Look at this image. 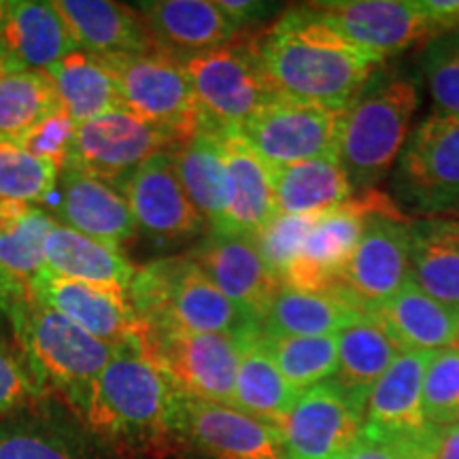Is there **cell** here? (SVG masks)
<instances>
[{
	"label": "cell",
	"mask_w": 459,
	"mask_h": 459,
	"mask_svg": "<svg viewBox=\"0 0 459 459\" xmlns=\"http://www.w3.org/2000/svg\"><path fill=\"white\" fill-rule=\"evenodd\" d=\"M274 96L344 108L383 65V57L353 45L313 9H290L255 41Z\"/></svg>",
	"instance_id": "1"
},
{
	"label": "cell",
	"mask_w": 459,
	"mask_h": 459,
	"mask_svg": "<svg viewBox=\"0 0 459 459\" xmlns=\"http://www.w3.org/2000/svg\"><path fill=\"white\" fill-rule=\"evenodd\" d=\"M181 404L183 394L147 353L139 332L115 347L74 412L115 449L136 457L170 449L181 436Z\"/></svg>",
	"instance_id": "2"
},
{
	"label": "cell",
	"mask_w": 459,
	"mask_h": 459,
	"mask_svg": "<svg viewBox=\"0 0 459 459\" xmlns=\"http://www.w3.org/2000/svg\"><path fill=\"white\" fill-rule=\"evenodd\" d=\"M419 107V88L409 74L377 71L344 107L338 160L353 189H375L398 162Z\"/></svg>",
	"instance_id": "3"
},
{
	"label": "cell",
	"mask_w": 459,
	"mask_h": 459,
	"mask_svg": "<svg viewBox=\"0 0 459 459\" xmlns=\"http://www.w3.org/2000/svg\"><path fill=\"white\" fill-rule=\"evenodd\" d=\"M128 300L145 325H170L200 334H260V324L230 300L187 255L136 268Z\"/></svg>",
	"instance_id": "4"
},
{
	"label": "cell",
	"mask_w": 459,
	"mask_h": 459,
	"mask_svg": "<svg viewBox=\"0 0 459 459\" xmlns=\"http://www.w3.org/2000/svg\"><path fill=\"white\" fill-rule=\"evenodd\" d=\"M7 317L37 385L49 383L77 409L113 358L115 347L41 307L30 296L17 302Z\"/></svg>",
	"instance_id": "5"
},
{
	"label": "cell",
	"mask_w": 459,
	"mask_h": 459,
	"mask_svg": "<svg viewBox=\"0 0 459 459\" xmlns=\"http://www.w3.org/2000/svg\"><path fill=\"white\" fill-rule=\"evenodd\" d=\"M398 209L426 217L459 211V117L432 111L404 143L392 175Z\"/></svg>",
	"instance_id": "6"
},
{
	"label": "cell",
	"mask_w": 459,
	"mask_h": 459,
	"mask_svg": "<svg viewBox=\"0 0 459 459\" xmlns=\"http://www.w3.org/2000/svg\"><path fill=\"white\" fill-rule=\"evenodd\" d=\"M117 82L126 111L172 132L186 143L206 126L181 60L162 48L100 56Z\"/></svg>",
	"instance_id": "7"
},
{
	"label": "cell",
	"mask_w": 459,
	"mask_h": 459,
	"mask_svg": "<svg viewBox=\"0 0 459 459\" xmlns=\"http://www.w3.org/2000/svg\"><path fill=\"white\" fill-rule=\"evenodd\" d=\"M179 60L206 126L215 130L238 132L264 105L277 99L255 43H228Z\"/></svg>",
	"instance_id": "8"
},
{
	"label": "cell",
	"mask_w": 459,
	"mask_h": 459,
	"mask_svg": "<svg viewBox=\"0 0 459 459\" xmlns=\"http://www.w3.org/2000/svg\"><path fill=\"white\" fill-rule=\"evenodd\" d=\"M260 336V334H257ZM257 336L200 334L170 325H145L141 341L186 398L234 404V383L247 344Z\"/></svg>",
	"instance_id": "9"
},
{
	"label": "cell",
	"mask_w": 459,
	"mask_h": 459,
	"mask_svg": "<svg viewBox=\"0 0 459 459\" xmlns=\"http://www.w3.org/2000/svg\"><path fill=\"white\" fill-rule=\"evenodd\" d=\"M398 209L392 198L377 189L332 206L315 217L300 251L287 268L281 287L302 291L336 290L342 271L364 237L366 221L378 211Z\"/></svg>",
	"instance_id": "10"
},
{
	"label": "cell",
	"mask_w": 459,
	"mask_h": 459,
	"mask_svg": "<svg viewBox=\"0 0 459 459\" xmlns=\"http://www.w3.org/2000/svg\"><path fill=\"white\" fill-rule=\"evenodd\" d=\"M366 400L336 378L304 389L281 419L279 432L287 459H344L364 432Z\"/></svg>",
	"instance_id": "11"
},
{
	"label": "cell",
	"mask_w": 459,
	"mask_h": 459,
	"mask_svg": "<svg viewBox=\"0 0 459 459\" xmlns=\"http://www.w3.org/2000/svg\"><path fill=\"white\" fill-rule=\"evenodd\" d=\"M344 108L273 99L240 128V136L271 169L338 158Z\"/></svg>",
	"instance_id": "12"
},
{
	"label": "cell",
	"mask_w": 459,
	"mask_h": 459,
	"mask_svg": "<svg viewBox=\"0 0 459 459\" xmlns=\"http://www.w3.org/2000/svg\"><path fill=\"white\" fill-rule=\"evenodd\" d=\"M181 143L179 136L145 122L139 115L113 108L77 126L68 162L122 192L124 183L139 166L158 153H170Z\"/></svg>",
	"instance_id": "13"
},
{
	"label": "cell",
	"mask_w": 459,
	"mask_h": 459,
	"mask_svg": "<svg viewBox=\"0 0 459 459\" xmlns=\"http://www.w3.org/2000/svg\"><path fill=\"white\" fill-rule=\"evenodd\" d=\"M411 223L400 209L378 211L366 221L336 287L364 313L387 302L411 279Z\"/></svg>",
	"instance_id": "14"
},
{
	"label": "cell",
	"mask_w": 459,
	"mask_h": 459,
	"mask_svg": "<svg viewBox=\"0 0 459 459\" xmlns=\"http://www.w3.org/2000/svg\"><path fill=\"white\" fill-rule=\"evenodd\" d=\"M353 45L387 60L417 41L438 37L419 0H332L313 3Z\"/></svg>",
	"instance_id": "15"
},
{
	"label": "cell",
	"mask_w": 459,
	"mask_h": 459,
	"mask_svg": "<svg viewBox=\"0 0 459 459\" xmlns=\"http://www.w3.org/2000/svg\"><path fill=\"white\" fill-rule=\"evenodd\" d=\"M122 194L136 230L158 243L192 240L204 232L206 221L187 198L170 153H158L139 166Z\"/></svg>",
	"instance_id": "16"
},
{
	"label": "cell",
	"mask_w": 459,
	"mask_h": 459,
	"mask_svg": "<svg viewBox=\"0 0 459 459\" xmlns=\"http://www.w3.org/2000/svg\"><path fill=\"white\" fill-rule=\"evenodd\" d=\"M28 296L111 347H119L141 332V319L128 296L65 279L48 268L28 283Z\"/></svg>",
	"instance_id": "17"
},
{
	"label": "cell",
	"mask_w": 459,
	"mask_h": 459,
	"mask_svg": "<svg viewBox=\"0 0 459 459\" xmlns=\"http://www.w3.org/2000/svg\"><path fill=\"white\" fill-rule=\"evenodd\" d=\"M48 204L57 223L115 249L134 237L136 226L124 194L73 162L60 169Z\"/></svg>",
	"instance_id": "18"
},
{
	"label": "cell",
	"mask_w": 459,
	"mask_h": 459,
	"mask_svg": "<svg viewBox=\"0 0 459 459\" xmlns=\"http://www.w3.org/2000/svg\"><path fill=\"white\" fill-rule=\"evenodd\" d=\"M181 436L215 459H287L277 426L230 404L183 395Z\"/></svg>",
	"instance_id": "19"
},
{
	"label": "cell",
	"mask_w": 459,
	"mask_h": 459,
	"mask_svg": "<svg viewBox=\"0 0 459 459\" xmlns=\"http://www.w3.org/2000/svg\"><path fill=\"white\" fill-rule=\"evenodd\" d=\"M187 257L257 324L281 290L254 238L211 232Z\"/></svg>",
	"instance_id": "20"
},
{
	"label": "cell",
	"mask_w": 459,
	"mask_h": 459,
	"mask_svg": "<svg viewBox=\"0 0 459 459\" xmlns=\"http://www.w3.org/2000/svg\"><path fill=\"white\" fill-rule=\"evenodd\" d=\"M136 11L153 43L177 57L223 48L240 30L220 3L209 0H153Z\"/></svg>",
	"instance_id": "21"
},
{
	"label": "cell",
	"mask_w": 459,
	"mask_h": 459,
	"mask_svg": "<svg viewBox=\"0 0 459 459\" xmlns=\"http://www.w3.org/2000/svg\"><path fill=\"white\" fill-rule=\"evenodd\" d=\"M223 156L230 172V211L221 232L257 238L277 217L271 166L254 152L240 132H221Z\"/></svg>",
	"instance_id": "22"
},
{
	"label": "cell",
	"mask_w": 459,
	"mask_h": 459,
	"mask_svg": "<svg viewBox=\"0 0 459 459\" xmlns=\"http://www.w3.org/2000/svg\"><path fill=\"white\" fill-rule=\"evenodd\" d=\"M402 351L436 353L459 344V313L409 279L398 294L370 311Z\"/></svg>",
	"instance_id": "23"
},
{
	"label": "cell",
	"mask_w": 459,
	"mask_h": 459,
	"mask_svg": "<svg viewBox=\"0 0 459 459\" xmlns=\"http://www.w3.org/2000/svg\"><path fill=\"white\" fill-rule=\"evenodd\" d=\"M434 353L402 351L370 389L364 428L381 434H415L429 428L423 417V378Z\"/></svg>",
	"instance_id": "24"
},
{
	"label": "cell",
	"mask_w": 459,
	"mask_h": 459,
	"mask_svg": "<svg viewBox=\"0 0 459 459\" xmlns=\"http://www.w3.org/2000/svg\"><path fill=\"white\" fill-rule=\"evenodd\" d=\"M170 158L187 198L206 226H211V232H221L230 211V172L221 130L203 126L192 139L172 149Z\"/></svg>",
	"instance_id": "25"
},
{
	"label": "cell",
	"mask_w": 459,
	"mask_h": 459,
	"mask_svg": "<svg viewBox=\"0 0 459 459\" xmlns=\"http://www.w3.org/2000/svg\"><path fill=\"white\" fill-rule=\"evenodd\" d=\"M79 49L94 56L141 54L158 48L139 11L108 0H56Z\"/></svg>",
	"instance_id": "26"
},
{
	"label": "cell",
	"mask_w": 459,
	"mask_h": 459,
	"mask_svg": "<svg viewBox=\"0 0 459 459\" xmlns=\"http://www.w3.org/2000/svg\"><path fill=\"white\" fill-rule=\"evenodd\" d=\"M3 49L20 68L45 71L77 51L79 45L54 3L15 0L7 3Z\"/></svg>",
	"instance_id": "27"
},
{
	"label": "cell",
	"mask_w": 459,
	"mask_h": 459,
	"mask_svg": "<svg viewBox=\"0 0 459 459\" xmlns=\"http://www.w3.org/2000/svg\"><path fill=\"white\" fill-rule=\"evenodd\" d=\"M45 268L65 279L126 296L136 274V266L122 251L83 237L62 223H56L45 238Z\"/></svg>",
	"instance_id": "28"
},
{
	"label": "cell",
	"mask_w": 459,
	"mask_h": 459,
	"mask_svg": "<svg viewBox=\"0 0 459 459\" xmlns=\"http://www.w3.org/2000/svg\"><path fill=\"white\" fill-rule=\"evenodd\" d=\"M364 315L342 291L281 287L260 321V336H334Z\"/></svg>",
	"instance_id": "29"
},
{
	"label": "cell",
	"mask_w": 459,
	"mask_h": 459,
	"mask_svg": "<svg viewBox=\"0 0 459 459\" xmlns=\"http://www.w3.org/2000/svg\"><path fill=\"white\" fill-rule=\"evenodd\" d=\"M411 281L459 313V220L426 217L411 223Z\"/></svg>",
	"instance_id": "30"
},
{
	"label": "cell",
	"mask_w": 459,
	"mask_h": 459,
	"mask_svg": "<svg viewBox=\"0 0 459 459\" xmlns=\"http://www.w3.org/2000/svg\"><path fill=\"white\" fill-rule=\"evenodd\" d=\"M271 175L279 215H317L353 198V186L338 158L277 166Z\"/></svg>",
	"instance_id": "31"
},
{
	"label": "cell",
	"mask_w": 459,
	"mask_h": 459,
	"mask_svg": "<svg viewBox=\"0 0 459 459\" xmlns=\"http://www.w3.org/2000/svg\"><path fill=\"white\" fill-rule=\"evenodd\" d=\"M45 73L54 83L60 107L77 126L113 108H124L117 82L100 56L77 49L45 68Z\"/></svg>",
	"instance_id": "32"
},
{
	"label": "cell",
	"mask_w": 459,
	"mask_h": 459,
	"mask_svg": "<svg viewBox=\"0 0 459 459\" xmlns=\"http://www.w3.org/2000/svg\"><path fill=\"white\" fill-rule=\"evenodd\" d=\"M338 338V368L336 381L344 389L368 400L370 389L385 375L389 366L398 359L402 349L389 336L381 321L364 315L359 321L344 328Z\"/></svg>",
	"instance_id": "33"
},
{
	"label": "cell",
	"mask_w": 459,
	"mask_h": 459,
	"mask_svg": "<svg viewBox=\"0 0 459 459\" xmlns=\"http://www.w3.org/2000/svg\"><path fill=\"white\" fill-rule=\"evenodd\" d=\"M298 394L281 370L274 359L262 347L260 336L247 344L243 358H240L237 383H234V404L247 415L262 419V421L279 426L281 419L291 409Z\"/></svg>",
	"instance_id": "34"
},
{
	"label": "cell",
	"mask_w": 459,
	"mask_h": 459,
	"mask_svg": "<svg viewBox=\"0 0 459 459\" xmlns=\"http://www.w3.org/2000/svg\"><path fill=\"white\" fill-rule=\"evenodd\" d=\"M57 108L60 100L45 71L22 68L0 74V139H20Z\"/></svg>",
	"instance_id": "35"
},
{
	"label": "cell",
	"mask_w": 459,
	"mask_h": 459,
	"mask_svg": "<svg viewBox=\"0 0 459 459\" xmlns=\"http://www.w3.org/2000/svg\"><path fill=\"white\" fill-rule=\"evenodd\" d=\"M262 347L274 359L281 375L296 392L330 381L338 368L334 336H260Z\"/></svg>",
	"instance_id": "36"
},
{
	"label": "cell",
	"mask_w": 459,
	"mask_h": 459,
	"mask_svg": "<svg viewBox=\"0 0 459 459\" xmlns=\"http://www.w3.org/2000/svg\"><path fill=\"white\" fill-rule=\"evenodd\" d=\"M56 220L43 206L28 204L22 215L0 226V264L28 285L45 271V238Z\"/></svg>",
	"instance_id": "37"
},
{
	"label": "cell",
	"mask_w": 459,
	"mask_h": 459,
	"mask_svg": "<svg viewBox=\"0 0 459 459\" xmlns=\"http://www.w3.org/2000/svg\"><path fill=\"white\" fill-rule=\"evenodd\" d=\"M60 170L37 160L17 141L0 139V198L26 204H48Z\"/></svg>",
	"instance_id": "38"
},
{
	"label": "cell",
	"mask_w": 459,
	"mask_h": 459,
	"mask_svg": "<svg viewBox=\"0 0 459 459\" xmlns=\"http://www.w3.org/2000/svg\"><path fill=\"white\" fill-rule=\"evenodd\" d=\"M434 111L459 117V30L429 39L419 56Z\"/></svg>",
	"instance_id": "39"
},
{
	"label": "cell",
	"mask_w": 459,
	"mask_h": 459,
	"mask_svg": "<svg viewBox=\"0 0 459 459\" xmlns=\"http://www.w3.org/2000/svg\"><path fill=\"white\" fill-rule=\"evenodd\" d=\"M0 459H83L66 436L28 419L0 421Z\"/></svg>",
	"instance_id": "40"
},
{
	"label": "cell",
	"mask_w": 459,
	"mask_h": 459,
	"mask_svg": "<svg viewBox=\"0 0 459 459\" xmlns=\"http://www.w3.org/2000/svg\"><path fill=\"white\" fill-rule=\"evenodd\" d=\"M423 417L429 426L459 423V344L436 351L423 378Z\"/></svg>",
	"instance_id": "41"
},
{
	"label": "cell",
	"mask_w": 459,
	"mask_h": 459,
	"mask_svg": "<svg viewBox=\"0 0 459 459\" xmlns=\"http://www.w3.org/2000/svg\"><path fill=\"white\" fill-rule=\"evenodd\" d=\"M317 215H277L255 238L264 262L268 264V268L279 279V283L283 281L287 268L300 251L302 240Z\"/></svg>",
	"instance_id": "42"
},
{
	"label": "cell",
	"mask_w": 459,
	"mask_h": 459,
	"mask_svg": "<svg viewBox=\"0 0 459 459\" xmlns=\"http://www.w3.org/2000/svg\"><path fill=\"white\" fill-rule=\"evenodd\" d=\"M440 428L429 426L415 434H381L366 429L344 459H432Z\"/></svg>",
	"instance_id": "43"
},
{
	"label": "cell",
	"mask_w": 459,
	"mask_h": 459,
	"mask_svg": "<svg viewBox=\"0 0 459 459\" xmlns=\"http://www.w3.org/2000/svg\"><path fill=\"white\" fill-rule=\"evenodd\" d=\"M74 132H77V124L68 117L65 108H57V111L48 115V117L41 119L37 126H32L26 134H22L15 141L30 156L43 160L48 164H54L60 170L71 160Z\"/></svg>",
	"instance_id": "44"
},
{
	"label": "cell",
	"mask_w": 459,
	"mask_h": 459,
	"mask_svg": "<svg viewBox=\"0 0 459 459\" xmlns=\"http://www.w3.org/2000/svg\"><path fill=\"white\" fill-rule=\"evenodd\" d=\"M41 394L26 361L0 342V417L9 415Z\"/></svg>",
	"instance_id": "45"
},
{
	"label": "cell",
	"mask_w": 459,
	"mask_h": 459,
	"mask_svg": "<svg viewBox=\"0 0 459 459\" xmlns=\"http://www.w3.org/2000/svg\"><path fill=\"white\" fill-rule=\"evenodd\" d=\"M438 34L459 30V0H419Z\"/></svg>",
	"instance_id": "46"
},
{
	"label": "cell",
	"mask_w": 459,
	"mask_h": 459,
	"mask_svg": "<svg viewBox=\"0 0 459 459\" xmlns=\"http://www.w3.org/2000/svg\"><path fill=\"white\" fill-rule=\"evenodd\" d=\"M221 9L226 11L230 20L238 28L251 26L260 22L262 17L273 13V4L268 3H251V0H220Z\"/></svg>",
	"instance_id": "47"
},
{
	"label": "cell",
	"mask_w": 459,
	"mask_h": 459,
	"mask_svg": "<svg viewBox=\"0 0 459 459\" xmlns=\"http://www.w3.org/2000/svg\"><path fill=\"white\" fill-rule=\"evenodd\" d=\"M28 296V285L24 281L13 277L7 268L0 264V319L7 317L11 308Z\"/></svg>",
	"instance_id": "48"
},
{
	"label": "cell",
	"mask_w": 459,
	"mask_h": 459,
	"mask_svg": "<svg viewBox=\"0 0 459 459\" xmlns=\"http://www.w3.org/2000/svg\"><path fill=\"white\" fill-rule=\"evenodd\" d=\"M432 459H459V423L440 429Z\"/></svg>",
	"instance_id": "49"
},
{
	"label": "cell",
	"mask_w": 459,
	"mask_h": 459,
	"mask_svg": "<svg viewBox=\"0 0 459 459\" xmlns=\"http://www.w3.org/2000/svg\"><path fill=\"white\" fill-rule=\"evenodd\" d=\"M11 71H22V68L11 60V56H7L3 49H0V74L11 73Z\"/></svg>",
	"instance_id": "50"
},
{
	"label": "cell",
	"mask_w": 459,
	"mask_h": 459,
	"mask_svg": "<svg viewBox=\"0 0 459 459\" xmlns=\"http://www.w3.org/2000/svg\"><path fill=\"white\" fill-rule=\"evenodd\" d=\"M4 24H7V3L0 0V49H3V34H4ZM4 51V49H3ZM7 54V51H4ZM9 56V54H7Z\"/></svg>",
	"instance_id": "51"
}]
</instances>
